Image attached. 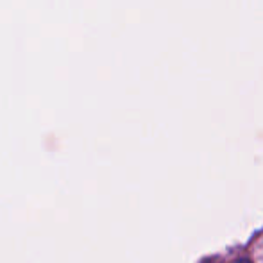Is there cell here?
<instances>
[{
	"instance_id": "1",
	"label": "cell",
	"mask_w": 263,
	"mask_h": 263,
	"mask_svg": "<svg viewBox=\"0 0 263 263\" xmlns=\"http://www.w3.org/2000/svg\"><path fill=\"white\" fill-rule=\"evenodd\" d=\"M238 263H249V261H247V260H242V261H238Z\"/></svg>"
}]
</instances>
